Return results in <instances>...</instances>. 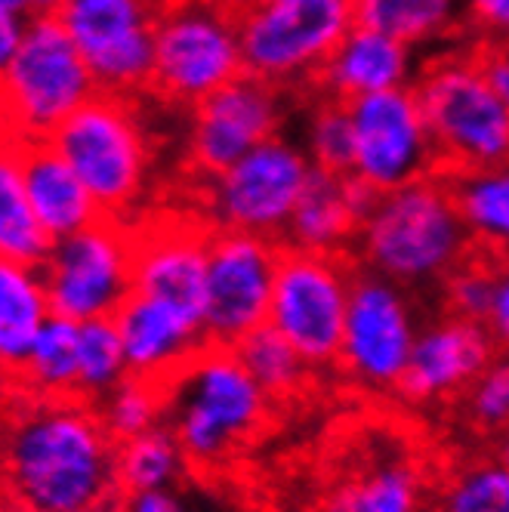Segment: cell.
Here are the masks:
<instances>
[{"label":"cell","instance_id":"cell-11","mask_svg":"<svg viewBox=\"0 0 509 512\" xmlns=\"http://www.w3.org/2000/svg\"><path fill=\"white\" fill-rule=\"evenodd\" d=\"M420 327L411 290L355 263L337 371L365 392L395 395Z\"/></svg>","mask_w":509,"mask_h":512},{"label":"cell","instance_id":"cell-30","mask_svg":"<svg viewBox=\"0 0 509 512\" xmlns=\"http://www.w3.org/2000/svg\"><path fill=\"white\" fill-rule=\"evenodd\" d=\"M232 349H235L238 361L247 368V374L257 380V386L272 401H278V405L300 395L315 377V371L297 352V346H290L272 324H263L257 331H250Z\"/></svg>","mask_w":509,"mask_h":512},{"label":"cell","instance_id":"cell-13","mask_svg":"<svg viewBox=\"0 0 509 512\" xmlns=\"http://www.w3.org/2000/svg\"><path fill=\"white\" fill-rule=\"evenodd\" d=\"M164 0H68L56 13L87 59L99 93H152L155 25Z\"/></svg>","mask_w":509,"mask_h":512},{"label":"cell","instance_id":"cell-32","mask_svg":"<svg viewBox=\"0 0 509 512\" xmlns=\"http://www.w3.org/2000/svg\"><path fill=\"white\" fill-rule=\"evenodd\" d=\"M309 115L303 127V152L309 155L315 170L327 173H352V158H355V130H352V115L349 105L324 96H309Z\"/></svg>","mask_w":509,"mask_h":512},{"label":"cell","instance_id":"cell-9","mask_svg":"<svg viewBox=\"0 0 509 512\" xmlns=\"http://www.w3.org/2000/svg\"><path fill=\"white\" fill-rule=\"evenodd\" d=\"M309 176L312 161L303 145L278 133L201 182V219L210 229L281 241Z\"/></svg>","mask_w":509,"mask_h":512},{"label":"cell","instance_id":"cell-43","mask_svg":"<svg viewBox=\"0 0 509 512\" xmlns=\"http://www.w3.org/2000/svg\"><path fill=\"white\" fill-rule=\"evenodd\" d=\"M491 445H494V457H497L500 463H506V466H509V426L494 438Z\"/></svg>","mask_w":509,"mask_h":512},{"label":"cell","instance_id":"cell-8","mask_svg":"<svg viewBox=\"0 0 509 512\" xmlns=\"http://www.w3.org/2000/svg\"><path fill=\"white\" fill-rule=\"evenodd\" d=\"M241 75L238 13L210 0H164L155 25L152 93L192 112Z\"/></svg>","mask_w":509,"mask_h":512},{"label":"cell","instance_id":"cell-36","mask_svg":"<svg viewBox=\"0 0 509 512\" xmlns=\"http://www.w3.org/2000/svg\"><path fill=\"white\" fill-rule=\"evenodd\" d=\"M494 284H497V260L472 250L469 260H463L439 287L442 312L485 324L494 300Z\"/></svg>","mask_w":509,"mask_h":512},{"label":"cell","instance_id":"cell-12","mask_svg":"<svg viewBox=\"0 0 509 512\" xmlns=\"http://www.w3.org/2000/svg\"><path fill=\"white\" fill-rule=\"evenodd\" d=\"M41 275L53 315L78 324L115 318L133 294V226L102 216L99 223L53 241Z\"/></svg>","mask_w":509,"mask_h":512},{"label":"cell","instance_id":"cell-35","mask_svg":"<svg viewBox=\"0 0 509 512\" xmlns=\"http://www.w3.org/2000/svg\"><path fill=\"white\" fill-rule=\"evenodd\" d=\"M463 426L472 435L494 438L509 426V352H497L457 401Z\"/></svg>","mask_w":509,"mask_h":512},{"label":"cell","instance_id":"cell-37","mask_svg":"<svg viewBox=\"0 0 509 512\" xmlns=\"http://www.w3.org/2000/svg\"><path fill=\"white\" fill-rule=\"evenodd\" d=\"M469 44H509V0H463Z\"/></svg>","mask_w":509,"mask_h":512},{"label":"cell","instance_id":"cell-29","mask_svg":"<svg viewBox=\"0 0 509 512\" xmlns=\"http://www.w3.org/2000/svg\"><path fill=\"white\" fill-rule=\"evenodd\" d=\"M189 472V460L167 423L118 442V488L124 494L173 491Z\"/></svg>","mask_w":509,"mask_h":512},{"label":"cell","instance_id":"cell-25","mask_svg":"<svg viewBox=\"0 0 509 512\" xmlns=\"http://www.w3.org/2000/svg\"><path fill=\"white\" fill-rule=\"evenodd\" d=\"M472 250L509 260V164L445 173Z\"/></svg>","mask_w":509,"mask_h":512},{"label":"cell","instance_id":"cell-44","mask_svg":"<svg viewBox=\"0 0 509 512\" xmlns=\"http://www.w3.org/2000/svg\"><path fill=\"white\" fill-rule=\"evenodd\" d=\"M68 0H34V16H56Z\"/></svg>","mask_w":509,"mask_h":512},{"label":"cell","instance_id":"cell-49","mask_svg":"<svg viewBox=\"0 0 509 512\" xmlns=\"http://www.w3.org/2000/svg\"><path fill=\"white\" fill-rule=\"evenodd\" d=\"M4 392H7V389H4V386H0V405H4Z\"/></svg>","mask_w":509,"mask_h":512},{"label":"cell","instance_id":"cell-6","mask_svg":"<svg viewBox=\"0 0 509 512\" xmlns=\"http://www.w3.org/2000/svg\"><path fill=\"white\" fill-rule=\"evenodd\" d=\"M50 145L81 176L102 216L124 219L145 195L152 149L133 99L96 93L50 136Z\"/></svg>","mask_w":509,"mask_h":512},{"label":"cell","instance_id":"cell-20","mask_svg":"<svg viewBox=\"0 0 509 512\" xmlns=\"http://www.w3.org/2000/svg\"><path fill=\"white\" fill-rule=\"evenodd\" d=\"M115 324L130 374L155 383H167L207 346L201 318L145 294H130Z\"/></svg>","mask_w":509,"mask_h":512},{"label":"cell","instance_id":"cell-4","mask_svg":"<svg viewBox=\"0 0 509 512\" xmlns=\"http://www.w3.org/2000/svg\"><path fill=\"white\" fill-rule=\"evenodd\" d=\"M445 173L509 164V105L469 41L426 53L414 81Z\"/></svg>","mask_w":509,"mask_h":512},{"label":"cell","instance_id":"cell-28","mask_svg":"<svg viewBox=\"0 0 509 512\" xmlns=\"http://www.w3.org/2000/svg\"><path fill=\"white\" fill-rule=\"evenodd\" d=\"M78 337H81L78 321L50 315L41 327V334L34 337V346L28 352L25 371L16 389L38 398H81Z\"/></svg>","mask_w":509,"mask_h":512},{"label":"cell","instance_id":"cell-14","mask_svg":"<svg viewBox=\"0 0 509 512\" xmlns=\"http://www.w3.org/2000/svg\"><path fill=\"white\" fill-rule=\"evenodd\" d=\"M355 130L352 173L374 192H392L439 176L442 158L414 87H398L349 102Z\"/></svg>","mask_w":509,"mask_h":512},{"label":"cell","instance_id":"cell-5","mask_svg":"<svg viewBox=\"0 0 509 512\" xmlns=\"http://www.w3.org/2000/svg\"><path fill=\"white\" fill-rule=\"evenodd\" d=\"M99 93L96 78L56 16H31L0 78V130L19 142L50 139Z\"/></svg>","mask_w":509,"mask_h":512},{"label":"cell","instance_id":"cell-15","mask_svg":"<svg viewBox=\"0 0 509 512\" xmlns=\"http://www.w3.org/2000/svg\"><path fill=\"white\" fill-rule=\"evenodd\" d=\"M281 241L247 232H210L204 337L232 349L269 321Z\"/></svg>","mask_w":509,"mask_h":512},{"label":"cell","instance_id":"cell-34","mask_svg":"<svg viewBox=\"0 0 509 512\" xmlns=\"http://www.w3.org/2000/svg\"><path fill=\"white\" fill-rule=\"evenodd\" d=\"M96 411L108 435H112L115 442H127V438L142 435L164 423V414H167L164 383L130 374L124 383H118L105 398L96 401Z\"/></svg>","mask_w":509,"mask_h":512},{"label":"cell","instance_id":"cell-17","mask_svg":"<svg viewBox=\"0 0 509 512\" xmlns=\"http://www.w3.org/2000/svg\"><path fill=\"white\" fill-rule=\"evenodd\" d=\"M497 352L500 349L482 321L442 312L420 327L395 398L411 408L454 405Z\"/></svg>","mask_w":509,"mask_h":512},{"label":"cell","instance_id":"cell-39","mask_svg":"<svg viewBox=\"0 0 509 512\" xmlns=\"http://www.w3.org/2000/svg\"><path fill=\"white\" fill-rule=\"evenodd\" d=\"M472 50L497 96L509 105V44H472Z\"/></svg>","mask_w":509,"mask_h":512},{"label":"cell","instance_id":"cell-7","mask_svg":"<svg viewBox=\"0 0 509 512\" xmlns=\"http://www.w3.org/2000/svg\"><path fill=\"white\" fill-rule=\"evenodd\" d=\"M352 25L355 0H257L238 13L244 71L290 96H309Z\"/></svg>","mask_w":509,"mask_h":512},{"label":"cell","instance_id":"cell-40","mask_svg":"<svg viewBox=\"0 0 509 512\" xmlns=\"http://www.w3.org/2000/svg\"><path fill=\"white\" fill-rule=\"evenodd\" d=\"M25 22L22 16L10 13V10H0V78L7 75V68L22 44V34H25Z\"/></svg>","mask_w":509,"mask_h":512},{"label":"cell","instance_id":"cell-33","mask_svg":"<svg viewBox=\"0 0 509 512\" xmlns=\"http://www.w3.org/2000/svg\"><path fill=\"white\" fill-rule=\"evenodd\" d=\"M78 361H81L78 395L84 401H93V405L130 377L124 343H121L115 318H99V321L81 324Z\"/></svg>","mask_w":509,"mask_h":512},{"label":"cell","instance_id":"cell-2","mask_svg":"<svg viewBox=\"0 0 509 512\" xmlns=\"http://www.w3.org/2000/svg\"><path fill=\"white\" fill-rule=\"evenodd\" d=\"M472 256V241L457 213L445 173L383 192L361 223L352 260L411 294L439 290Z\"/></svg>","mask_w":509,"mask_h":512},{"label":"cell","instance_id":"cell-19","mask_svg":"<svg viewBox=\"0 0 509 512\" xmlns=\"http://www.w3.org/2000/svg\"><path fill=\"white\" fill-rule=\"evenodd\" d=\"M377 198L380 192H374L355 176L312 167V176L294 213H290L281 244L306 253L352 256L358 229L374 210Z\"/></svg>","mask_w":509,"mask_h":512},{"label":"cell","instance_id":"cell-3","mask_svg":"<svg viewBox=\"0 0 509 512\" xmlns=\"http://www.w3.org/2000/svg\"><path fill=\"white\" fill-rule=\"evenodd\" d=\"M164 395V423L195 475H213L232 463L263 432L275 405L235 349L210 343L164 383Z\"/></svg>","mask_w":509,"mask_h":512},{"label":"cell","instance_id":"cell-45","mask_svg":"<svg viewBox=\"0 0 509 512\" xmlns=\"http://www.w3.org/2000/svg\"><path fill=\"white\" fill-rule=\"evenodd\" d=\"M210 4L223 7V10H232V13H244L247 7L257 4V0H210Z\"/></svg>","mask_w":509,"mask_h":512},{"label":"cell","instance_id":"cell-18","mask_svg":"<svg viewBox=\"0 0 509 512\" xmlns=\"http://www.w3.org/2000/svg\"><path fill=\"white\" fill-rule=\"evenodd\" d=\"M210 232L204 219L189 216L133 226V294L173 303L204 321Z\"/></svg>","mask_w":509,"mask_h":512},{"label":"cell","instance_id":"cell-24","mask_svg":"<svg viewBox=\"0 0 509 512\" xmlns=\"http://www.w3.org/2000/svg\"><path fill=\"white\" fill-rule=\"evenodd\" d=\"M355 25L389 34L420 56L466 41L463 0H355Z\"/></svg>","mask_w":509,"mask_h":512},{"label":"cell","instance_id":"cell-22","mask_svg":"<svg viewBox=\"0 0 509 512\" xmlns=\"http://www.w3.org/2000/svg\"><path fill=\"white\" fill-rule=\"evenodd\" d=\"M22 167L28 204L50 241H62L102 219V210L81 176L68 167L50 139L22 142Z\"/></svg>","mask_w":509,"mask_h":512},{"label":"cell","instance_id":"cell-42","mask_svg":"<svg viewBox=\"0 0 509 512\" xmlns=\"http://www.w3.org/2000/svg\"><path fill=\"white\" fill-rule=\"evenodd\" d=\"M0 10H10L22 19L34 16V0H0Z\"/></svg>","mask_w":509,"mask_h":512},{"label":"cell","instance_id":"cell-41","mask_svg":"<svg viewBox=\"0 0 509 512\" xmlns=\"http://www.w3.org/2000/svg\"><path fill=\"white\" fill-rule=\"evenodd\" d=\"M124 512H186L173 491H145V494H124Z\"/></svg>","mask_w":509,"mask_h":512},{"label":"cell","instance_id":"cell-23","mask_svg":"<svg viewBox=\"0 0 509 512\" xmlns=\"http://www.w3.org/2000/svg\"><path fill=\"white\" fill-rule=\"evenodd\" d=\"M53 315L41 266L0 256V386L16 389L34 337Z\"/></svg>","mask_w":509,"mask_h":512},{"label":"cell","instance_id":"cell-10","mask_svg":"<svg viewBox=\"0 0 509 512\" xmlns=\"http://www.w3.org/2000/svg\"><path fill=\"white\" fill-rule=\"evenodd\" d=\"M352 278V256L306 253L281 244L266 324L297 346L315 374L337 371Z\"/></svg>","mask_w":509,"mask_h":512},{"label":"cell","instance_id":"cell-46","mask_svg":"<svg viewBox=\"0 0 509 512\" xmlns=\"http://www.w3.org/2000/svg\"><path fill=\"white\" fill-rule=\"evenodd\" d=\"M0 512H31V509H25L19 500H13L7 494H0Z\"/></svg>","mask_w":509,"mask_h":512},{"label":"cell","instance_id":"cell-31","mask_svg":"<svg viewBox=\"0 0 509 512\" xmlns=\"http://www.w3.org/2000/svg\"><path fill=\"white\" fill-rule=\"evenodd\" d=\"M432 506L439 512H509V466L494 454L454 466Z\"/></svg>","mask_w":509,"mask_h":512},{"label":"cell","instance_id":"cell-47","mask_svg":"<svg viewBox=\"0 0 509 512\" xmlns=\"http://www.w3.org/2000/svg\"><path fill=\"white\" fill-rule=\"evenodd\" d=\"M90 512H124V506H121V497H118V500H108V503H102V506H96Z\"/></svg>","mask_w":509,"mask_h":512},{"label":"cell","instance_id":"cell-16","mask_svg":"<svg viewBox=\"0 0 509 512\" xmlns=\"http://www.w3.org/2000/svg\"><path fill=\"white\" fill-rule=\"evenodd\" d=\"M290 93L244 75L216 90L192 108L189 124V170L204 182L232 167L260 142L284 133Z\"/></svg>","mask_w":509,"mask_h":512},{"label":"cell","instance_id":"cell-27","mask_svg":"<svg viewBox=\"0 0 509 512\" xmlns=\"http://www.w3.org/2000/svg\"><path fill=\"white\" fill-rule=\"evenodd\" d=\"M423 506L420 472L405 460H377L343 479L318 512H420Z\"/></svg>","mask_w":509,"mask_h":512},{"label":"cell","instance_id":"cell-38","mask_svg":"<svg viewBox=\"0 0 509 512\" xmlns=\"http://www.w3.org/2000/svg\"><path fill=\"white\" fill-rule=\"evenodd\" d=\"M485 327L494 337L497 349L509 352V260L497 263V284H494V300Z\"/></svg>","mask_w":509,"mask_h":512},{"label":"cell","instance_id":"cell-48","mask_svg":"<svg viewBox=\"0 0 509 512\" xmlns=\"http://www.w3.org/2000/svg\"><path fill=\"white\" fill-rule=\"evenodd\" d=\"M420 512H439V509H435V506H432V503H426V506H423V509H420Z\"/></svg>","mask_w":509,"mask_h":512},{"label":"cell","instance_id":"cell-1","mask_svg":"<svg viewBox=\"0 0 509 512\" xmlns=\"http://www.w3.org/2000/svg\"><path fill=\"white\" fill-rule=\"evenodd\" d=\"M0 494L31 512H90L118 500V442L93 401L7 389L0 405Z\"/></svg>","mask_w":509,"mask_h":512},{"label":"cell","instance_id":"cell-26","mask_svg":"<svg viewBox=\"0 0 509 512\" xmlns=\"http://www.w3.org/2000/svg\"><path fill=\"white\" fill-rule=\"evenodd\" d=\"M50 247L53 241L28 204L22 142L0 130V256L41 266Z\"/></svg>","mask_w":509,"mask_h":512},{"label":"cell","instance_id":"cell-21","mask_svg":"<svg viewBox=\"0 0 509 512\" xmlns=\"http://www.w3.org/2000/svg\"><path fill=\"white\" fill-rule=\"evenodd\" d=\"M423 56L389 34H380L365 25H352V31L327 56L312 81L309 96H324L337 102H355L398 87H414Z\"/></svg>","mask_w":509,"mask_h":512}]
</instances>
